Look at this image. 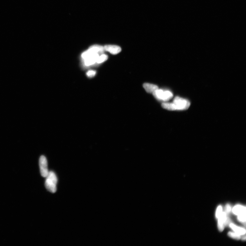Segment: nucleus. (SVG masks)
Wrapping results in <instances>:
<instances>
[{"mask_svg": "<svg viewBox=\"0 0 246 246\" xmlns=\"http://www.w3.org/2000/svg\"><path fill=\"white\" fill-rule=\"evenodd\" d=\"M191 105L189 101L179 96L176 97L172 103L164 102L162 103V107L171 111L183 110L188 109Z\"/></svg>", "mask_w": 246, "mask_h": 246, "instance_id": "nucleus-1", "label": "nucleus"}, {"mask_svg": "<svg viewBox=\"0 0 246 246\" xmlns=\"http://www.w3.org/2000/svg\"><path fill=\"white\" fill-rule=\"evenodd\" d=\"M46 178L45 185L47 190L51 193H55L57 191L58 182V178L55 174L53 171H50Z\"/></svg>", "mask_w": 246, "mask_h": 246, "instance_id": "nucleus-2", "label": "nucleus"}, {"mask_svg": "<svg viewBox=\"0 0 246 246\" xmlns=\"http://www.w3.org/2000/svg\"><path fill=\"white\" fill-rule=\"evenodd\" d=\"M39 165L40 174L43 177H46L49 171L48 168V163L46 157L42 155L39 160Z\"/></svg>", "mask_w": 246, "mask_h": 246, "instance_id": "nucleus-3", "label": "nucleus"}, {"mask_svg": "<svg viewBox=\"0 0 246 246\" xmlns=\"http://www.w3.org/2000/svg\"><path fill=\"white\" fill-rule=\"evenodd\" d=\"M227 215L225 212H222V214L218 218V227L220 231H222L224 229L225 225H227L230 224V220L228 218Z\"/></svg>", "mask_w": 246, "mask_h": 246, "instance_id": "nucleus-4", "label": "nucleus"}, {"mask_svg": "<svg viewBox=\"0 0 246 246\" xmlns=\"http://www.w3.org/2000/svg\"><path fill=\"white\" fill-rule=\"evenodd\" d=\"M104 47L105 51L108 52L112 55H117L121 51L120 47L116 45H107Z\"/></svg>", "mask_w": 246, "mask_h": 246, "instance_id": "nucleus-5", "label": "nucleus"}, {"mask_svg": "<svg viewBox=\"0 0 246 246\" xmlns=\"http://www.w3.org/2000/svg\"><path fill=\"white\" fill-rule=\"evenodd\" d=\"M99 56L98 54H96L91 56H90L86 59L83 60L84 64L86 66H89L95 64L97 59Z\"/></svg>", "mask_w": 246, "mask_h": 246, "instance_id": "nucleus-6", "label": "nucleus"}, {"mask_svg": "<svg viewBox=\"0 0 246 246\" xmlns=\"http://www.w3.org/2000/svg\"><path fill=\"white\" fill-rule=\"evenodd\" d=\"M88 49L92 52L94 53L98 54L99 55L100 54H103L105 51L104 47L98 45H93L90 47Z\"/></svg>", "mask_w": 246, "mask_h": 246, "instance_id": "nucleus-7", "label": "nucleus"}, {"mask_svg": "<svg viewBox=\"0 0 246 246\" xmlns=\"http://www.w3.org/2000/svg\"><path fill=\"white\" fill-rule=\"evenodd\" d=\"M143 87L146 91L148 93H153L155 90L159 89L157 85L147 83H144Z\"/></svg>", "mask_w": 246, "mask_h": 246, "instance_id": "nucleus-8", "label": "nucleus"}, {"mask_svg": "<svg viewBox=\"0 0 246 246\" xmlns=\"http://www.w3.org/2000/svg\"><path fill=\"white\" fill-rule=\"evenodd\" d=\"M232 212L236 215H239L246 213V207L240 205H237L232 209Z\"/></svg>", "mask_w": 246, "mask_h": 246, "instance_id": "nucleus-9", "label": "nucleus"}, {"mask_svg": "<svg viewBox=\"0 0 246 246\" xmlns=\"http://www.w3.org/2000/svg\"><path fill=\"white\" fill-rule=\"evenodd\" d=\"M229 226L234 232L240 235H244L245 234V230L243 228L237 226L232 223H230Z\"/></svg>", "mask_w": 246, "mask_h": 246, "instance_id": "nucleus-10", "label": "nucleus"}, {"mask_svg": "<svg viewBox=\"0 0 246 246\" xmlns=\"http://www.w3.org/2000/svg\"><path fill=\"white\" fill-rule=\"evenodd\" d=\"M173 94L172 92L169 91H164L161 98V101L166 102L172 98Z\"/></svg>", "mask_w": 246, "mask_h": 246, "instance_id": "nucleus-11", "label": "nucleus"}, {"mask_svg": "<svg viewBox=\"0 0 246 246\" xmlns=\"http://www.w3.org/2000/svg\"><path fill=\"white\" fill-rule=\"evenodd\" d=\"M164 91L161 89H158L153 93V96L157 100L161 101V98L163 94Z\"/></svg>", "mask_w": 246, "mask_h": 246, "instance_id": "nucleus-12", "label": "nucleus"}, {"mask_svg": "<svg viewBox=\"0 0 246 246\" xmlns=\"http://www.w3.org/2000/svg\"><path fill=\"white\" fill-rule=\"evenodd\" d=\"M108 58V56L107 55L105 54H101L100 56H99L98 59H97L96 63L98 64H101L103 62H104L107 61Z\"/></svg>", "mask_w": 246, "mask_h": 246, "instance_id": "nucleus-13", "label": "nucleus"}, {"mask_svg": "<svg viewBox=\"0 0 246 246\" xmlns=\"http://www.w3.org/2000/svg\"><path fill=\"white\" fill-rule=\"evenodd\" d=\"M228 235L234 239H237V240H240L241 239V235L236 232H229L228 233Z\"/></svg>", "mask_w": 246, "mask_h": 246, "instance_id": "nucleus-14", "label": "nucleus"}, {"mask_svg": "<svg viewBox=\"0 0 246 246\" xmlns=\"http://www.w3.org/2000/svg\"><path fill=\"white\" fill-rule=\"evenodd\" d=\"M222 207L221 206V205H220V206L218 207V208L216 210V218H218L221 215V214H222Z\"/></svg>", "mask_w": 246, "mask_h": 246, "instance_id": "nucleus-15", "label": "nucleus"}, {"mask_svg": "<svg viewBox=\"0 0 246 246\" xmlns=\"http://www.w3.org/2000/svg\"><path fill=\"white\" fill-rule=\"evenodd\" d=\"M238 220L240 222H245L246 221V213L238 215Z\"/></svg>", "mask_w": 246, "mask_h": 246, "instance_id": "nucleus-16", "label": "nucleus"}, {"mask_svg": "<svg viewBox=\"0 0 246 246\" xmlns=\"http://www.w3.org/2000/svg\"><path fill=\"white\" fill-rule=\"evenodd\" d=\"M96 74V72L93 70H90L87 73V75L88 77L90 78L93 77L95 76Z\"/></svg>", "mask_w": 246, "mask_h": 246, "instance_id": "nucleus-17", "label": "nucleus"}, {"mask_svg": "<svg viewBox=\"0 0 246 246\" xmlns=\"http://www.w3.org/2000/svg\"><path fill=\"white\" fill-rule=\"evenodd\" d=\"M225 213L226 214V215H227L231 211V207L230 205L229 204H227L226 205V206L225 207Z\"/></svg>", "mask_w": 246, "mask_h": 246, "instance_id": "nucleus-18", "label": "nucleus"}, {"mask_svg": "<svg viewBox=\"0 0 246 246\" xmlns=\"http://www.w3.org/2000/svg\"><path fill=\"white\" fill-rule=\"evenodd\" d=\"M242 240H244V241H245L246 240L245 236V237H243L242 238Z\"/></svg>", "mask_w": 246, "mask_h": 246, "instance_id": "nucleus-19", "label": "nucleus"}]
</instances>
